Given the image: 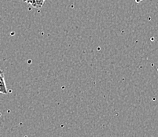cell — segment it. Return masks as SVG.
I'll return each instance as SVG.
<instances>
[{
    "instance_id": "1",
    "label": "cell",
    "mask_w": 158,
    "mask_h": 137,
    "mask_svg": "<svg viewBox=\"0 0 158 137\" xmlns=\"http://www.w3.org/2000/svg\"><path fill=\"white\" fill-rule=\"evenodd\" d=\"M8 89L6 88L5 82V76H4V72L2 70H0V94H4L6 95L8 94Z\"/></svg>"
},
{
    "instance_id": "2",
    "label": "cell",
    "mask_w": 158,
    "mask_h": 137,
    "mask_svg": "<svg viewBox=\"0 0 158 137\" xmlns=\"http://www.w3.org/2000/svg\"><path fill=\"white\" fill-rule=\"evenodd\" d=\"M24 2L29 4L34 8H40L44 5L46 0H23Z\"/></svg>"
}]
</instances>
